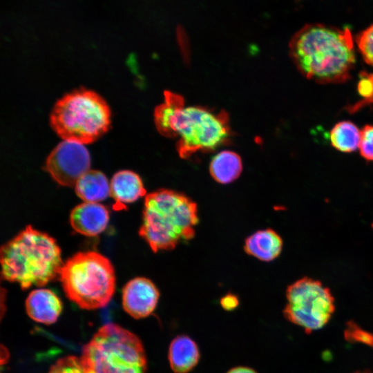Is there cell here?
<instances>
[{"label": "cell", "instance_id": "23", "mask_svg": "<svg viewBox=\"0 0 373 373\" xmlns=\"http://www.w3.org/2000/svg\"><path fill=\"white\" fill-rule=\"evenodd\" d=\"M239 305L237 296L233 294H227L220 299V305L226 311H232Z\"/></svg>", "mask_w": 373, "mask_h": 373}, {"label": "cell", "instance_id": "11", "mask_svg": "<svg viewBox=\"0 0 373 373\" xmlns=\"http://www.w3.org/2000/svg\"><path fill=\"white\" fill-rule=\"evenodd\" d=\"M109 221L106 207L98 202H83L76 206L70 215L73 229L86 236H96L103 232Z\"/></svg>", "mask_w": 373, "mask_h": 373}, {"label": "cell", "instance_id": "3", "mask_svg": "<svg viewBox=\"0 0 373 373\" xmlns=\"http://www.w3.org/2000/svg\"><path fill=\"white\" fill-rule=\"evenodd\" d=\"M0 260L3 279L23 290L46 285L59 276L64 264L56 240L30 225L1 246Z\"/></svg>", "mask_w": 373, "mask_h": 373}, {"label": "cell", "instance_id": "5", "mask_svg": "<svg viewBox=\"0 0 373 373\" xmlns=\"http://www.w3.org/2000/svg\"><path fill=\"white\" fill-rule=\"evenodd\" d=\"M59 278L66 297L84 309L106 306L115 290L111 262L94 251H79L69 258L64 262Z\"/></svg>", "mask_w": 373, "mask_h": 373}, {"label": "cell", "instance_id": "22", "mask_svg": "<svg viewBox=\"0 0 373 373\" xmlns=\"http://www.w3.org/2000/svg\"><path fill=\"white\" fill-rule=\"evenodd\" d=\"M358 149L364 159L373 162V126L365 125L361 130Z\"/></svg>", "mask_w": 373, "mask_h": 373}, {"label": "cell", "instance_id": "8", "mask_svg": "<svg viewBox=\"0 0 373 373\" xmlns=\"http://www.w3.org/2000/svg\"><path fill=\"white\" fill-rule=\"evenodd\" d=\"M285 318L306 333L323 328L335 310L334 298L329 288L318 280L304 277L288 286Z\"/></svg>", "mask_w": 373, "mask_h": 373}, {"label": "cell", "instance_id": "13", "mask_svg": "<svg viewBox=\"0 0 373 373\" xmlns=\"http://www.w3.org/2000/svg\"><path fill=\"white\" fill-rule=\"evenodd\" d=\"M146 193L141 178L132 171H119L111 179L110 195L115 202L113 207L115 211L126 209V204L135 202Z\"/></svg>", "mask_w": 373, "mask_h": 373}, {"label": "cell", "instance_id": "18", "mask_svg": "<svg viewBox=\"0 0 373 373\" xmlns=\"http://www.w3.org/2000/svg\"><path fill=\"white\" fill-rule=\"evenodd\" d=\"M334 148L343 153H350L358 148L361 131L352 122L341 121L336 124L329 133Z\"/></svg>", "mask_w": 373, "mask_h": 373}, {"label": "cell", "instance_id": "25", "mask_svg": "<svg viewBox=\"0 0 373 373\" xmlns=\"http://www.w3.org/2000/svg\"><path fill=\"white\" fill-rule=\"evenodd\" d=\"M356 373H368V372H356Z\"/></svg>", "mask_w": 373, "mask_h": 373}, {"label": "cell", "instance_id": "4", "mask_svg": "<svg viewBox=\"0 0 373 373\" xmlns=\"http://www.w3.org/2000/svg\"><path fill=\"white\" fill-rule=\"evenodd\" d=\"M198 222L195 202L182 193L160 189L145 198L139 235L153 252L169 251L193 238Z\"/></svg>", "mask_w": 373, "mask_h": 373}, {"label": "cell", "instance_id": "20", "mask_svg": "<svg viewBox=\"0 0 373 373\" xmlns=\"http://www.w3.org/2000/svg\"><path fill=\"white\" fill-rule=\"evenodd\" d=\"M356 43L364 61L373 66V24L358 34Z\"/></svg>", "mask_w": 373, "mask_h": 373}, {"label": "cell", "instance_id": "2", "mask_svg": "<svg viewBox=\"0 0 373 373\" xmlns=\"http://www.w3.org/2000/svg\"><path fill=\"white\" fill-rule=\"evenodd\" d=\"M164 95L163 103L155 108V124L162 135L179 138L176 149L182 158L199 151H213L229 141L231 133L226 112L185 107L182 96L168 90Z\"/></svg>", "mask_w": 373, "mask_h": 373}, {"label": "cell", "instance_id": "19", "mask_svg": "<svg viewBox=\"0 0 373 373\" xmlns=\"http://www.w3.org/2000/svg\"><path fill=\"white\" fill-rule=\"evenodd\" d=\"M49 373H91L81 357L64 356L58 359L50 367Z\"/></svg>", "mask_w": 373, "mask_h": 373}, {"label": "cell", "instance_id": "1", "mask_svg": "<svg viewBox=\"0 0 373 373\" xmlns=\"http://www.w3.org/2000/svg\"><path fill=\"white\" fill-rule=\"evenodd\" d=\"M289 52L298 71L319 84L347 81L356 62L354 40L348 27L305 25L291 37Z\"/></svg>", "mask_w": 373, "mask_h": 373}, {"label": "cell", "instance_id": "21", "mask_svg": "<svg viewBox=\"0 0 373 373\" xmlns=\"http://www.w3.org/2000/svg\"><path fill=\"white\" fill-rule=\"evenodd\" d=\"M344 336L347 341L361 343L373 347V334L362 329L354 322L347 323Z\"/></svg>", "mask_w": 373, "mask_h": 373}, {"label": "cell", "instance_id": "15", "mask_svg": "<svg viewBox=\"0 0 373 373\" xmlns=\"http://www.w3.org/2000/svg\"><path fill=\"white\" fill-rule=\"evenodd\" d=\"M283 240L274 230H259L247 237L244 245L245 251L260 260L269 262L276 258L282 251Z\"/></svg>", "mask_w": 373, "mask_h": 373}, {"label": "cell", "instance_id": "16", "mask_svg": "<svg viewBox=\"0 0 373 373\" xmlns=\"http://www.w3.org/2000/svg\"><path fill=\"white\" fill-rule=\"evenodd\" d=\"M77 195L86 202H98L110 195V185L106 175L97 170H89L75 185Z\"/></svg>", "mask_w": 373, "mask_h": 373}, {"label": "cell", "instance_id": "17", "mask_svg": "<svg viewBox=\"0 0 373 373\" xmlns=\"http://www.w3.org/2000/svg\"><path fill=\"white\" fill-rule=\"evenodd\" d=\"M242 164L240 157L235 152L223 151L211 161L209 172L218 183L226 184L236 180L241 174Z\"/></svg>", "mask_w": 373, "mask_h": 373}, {"label": "cell", "instance_id": "26", "mask_svg": "<svg viewBox=\"0 0 373 373\" xmlns=\"http://www.w3.org/2000/svg\"><path fill=\"white\" fill-rule=\"evenodd\" d=\"M372 103H373V100L372 101L371 104H372Z\"/></svg>", "mask_w": 373, "mask_h": 373}, {"label": "cell", "instance_id": "14", "mask_svg": "<svg viewBox=\"0 0 373 373\" xmlns=\"http://www.w3.org/2000/svg\"><path fill=\"white\" fill-rule=\"evenodd\" d=\"M200 356L197 343L188 335H177L169 344L168 360L174 373L190 372L199 363Z\"/></svg>", "mask_w": 373, "mask_h": 373}, {"label": "cell", "instance_id": "6", "mask_svg": "<svg viewBox=\"0 0 373 373\" xmlns=\"http://www.w3.org/2000/svg\"><path fill=\"white\" fill-rule=\"evenodd\" d=\"M50 121L53 130L64 140L90 144L108 130L111 111L97 93L81 88L57 102Z\"/></svg>", "mask_w": 373, "mask_h": 373}, {"label": "cell", "instance_id": "24", "mask_svg": "<svg viewBox=\"0 0 373 373\" xmlns=\"http://www.w3.org/2000/svg\"><path fill=\"white\" fill-rule=\"evenodd\" d=\"M227 373H258V372L250 367L237 366L231 368Z\"/></svg>", "mask_w": 373, "mask_h": 373}, {"label": "cell", "instance_id": "9", "mask_svg": "<svg viewBox=\"0 0 373 373\" xmlns=\"http://www.w3.org/2000/svg\"><path fill=\"white\" fill-rule=\"evenodd\" d=\"M90 166L86 148L82 144L64 140L48 155L45 169L59 184L71 187Z\"/></svg>", "mask_w": 373, "mask_h": 373}, {"label": "cell", "instance_id": "10", "mask_svg": "<svg viewBox=\"0 0 373 373\" xmlns=\"http://www.w3.org/2000/svg\"><path fill=\"white\" fill-rule=\"evenodd\" d=\"M160 298L155 285L144 277L128 281L122 289V306L135 319L148 317L155 311Z\"/></svg>", "mask_w": 373, "mask_h": 373}, {"label": "cell", "instance_id": "7", "mask_svg": "<svg viewBox=\"0 0 373 373\" xmlns=\"http://www.w3.org/2000/svg\"><path fill=\"white\" fill-rule=\"evenodd\" d=\"M81 358L91 373H147L141 340L114 323L97 330L83 347Z\"/></svg>", "mask_w": 373, "mask_h": 373}, {"label": "cell", "instance_id": "12", "mask_svg": "<svg viewBox=\"0 0 373 373\" xmlns=\"http://www.w3.org/2000/svg\"><path fill=\"white\" fill-rule=\"evenodd\" d=\"M62 303L50 289L32 291L26 300V309L30 318L46 325L52 324L62 311Z\"/></svg>", "mask_w": 373, "mask_h": 373}]
</instances>
